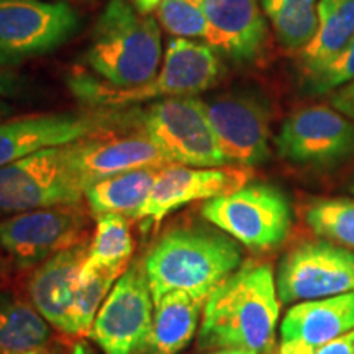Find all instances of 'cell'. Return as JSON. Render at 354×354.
Wrapping results in <instances>:
<instances>
[{"instance_id": "32", "label": "cell", "mask_w": 354, "mask_h": 354, "mask_svg": "<svg viewBox=\"0 0 354 354\" xmlns=\"http://www.w3.org/2000/svg\"><path fill=\"white\" fill-rule=\"evenodd\" d=\"M310 354H354V331L315 349Z\"/></svg>"}, {"instance_id": "31", "label": "cell", "mask_w": 354, "mask_h": 354, "mask_svg": "<svg viewBox=\"0 0 354 354\" xmlns=\"http://www.w3.org/2000/svg\"><path fill=\"white\" fill-rule=\"evenodd\" d=\"M331 107L343 113L344 117L354 120V81L346 84V86L339 87L338 91L331 95L330 99Z\"/></svg>"}, {"instance_id": "9", "label": "cell", "mask_w": 354, "mask_h": 354, "mask_svg": "<svg viewBox=\"0 0 354 354\" xmlns=\"http://www.w3.org/2000/svg\"><path fill=\"white\" fill-rule=\"evenodd\" d=\"M135 113L110 109L87 112L38 113L0 123V169L44 148H55L94 136L107 135L123 123H131Z\"/></svg>"}, {"instance_id": "13", "label": "cell", "mask_w": 354, "mask_h": 354, "mask_svg": "<svg viewBox=\"0 0 354 354\" xmlns=\"http://www.w3.org/2000/svg\"><path fill=\"white\" fill-rule=\"evenodd\" d=\"M87 212L79 203L25 212L0 221V250L19 268L39 266L86 238Z\"/></svg>"}, {"instance_id": "4", "label": "cell", "mask_w": 354, "mask_h": 354, "mask_svg": "<svg viewBox=\"0 0 354 354\" xmlns=\"http://www.w3.org/2000/svg\"><path fill=\"white\" fill-rule=\"evenodd\" d=\"M221 63L209 44L174 38L167 46L165 63L151 81L136 87H113L99 77L74 74L69 87L91 109L118 110L127 105L171 97L196 95L218 82Z\"/></svg>"}, {"instance_id": "25", "label": "cell", "mask_w": 354, "mask_h": 354, "mask_svg": "<svg viewBox=\"0 0 354 354\" xmlns=\"http://www.w3.org/2000/svg\"><path fill=\"white\" fill-rule=\"evenodd\" d=\"M264 15L271 21L282 46L302 51L318 28V0H261Z\"/></svg>"}, {"instance_id": "34", "label": "cell", "mask_w": 354, "mask_h": 354, "mask_svg": "<svg viewBox=\"0 0 354 354\" xmlns=\"http://www.w3.org/2000/svg\"><path fill=\"white\" fill-rule=\"evenodd\" d=\"M13 112H15V109L8 102L0 99V123L10 120V115H13Z\"/></svg>"}, {"instance_id": "23", "label": "cell", "mask_w": 354, "mask_h": 354, "mask_svg": "<svg viewBox=\"0 0 354 354\" xmlns=\"http://www.w3.org/2000/svg\"><path fill=\"white\" fill-rule=\"evenodd\" d=\"M53 326L32 302L0 290V353H21L50 344Z\"/></svg>"}, {"instance_id": "21", "label": "cell", "mask_w": 354, "mask_h": 354, "mask_svg": "<svg viewBox=\"0 0 354 354\" xmlns=\"http://www.w3.org/2000/svg\"><path fill=\"white\" fill-rule=\"evenodd\" d=\"M315 37L299 53L304 76H313L354 38V0H318Z\"/></svg>"}, {"instance_id": "11", "label": "cell", "mask_w": 354, "mask_h": 354, "mask_svg": "<svg viewBox=\"0 0 354 354\" xmlns=\"http://www.w3.org/2000/svg\"><path fill=\"white\" fill-rule=\"evenodd\" d=\"M153 308L143 266L135 261L118 277L87 336L104 354H143L151 333Z\"/></svg>"}, {"instance_id": "28", "label": "cell", "mask_w": 354, "mask_h": 354, "mask_svg": "<svg viewBox=\"0 0 354 354\" xmlns=\"http://www.w3.org/2000/svg\"><path fill=\"white\" fill-rule=\"evenodd\" d=\"M158 21L176 38H205L207 19L201 0H161Z\"/></svg>"}, {"instance_id": "10", "label": "cell", "mask_w": 354, "mask_h": 354, "mask_svg": "<svg viewBox=\"0 0 354 354\" xmlns=\"http://www.w3.org/2000/svg\"><path fill=\"white\" fill-rule=\"evenodd\" d=\"M276 287L286 305L354 292V251L326 240L300 243L279 264Z\"/></svg>"}, {"instance_id": "30", "label": "cell", "mask_w": 354, "mask_h": 354, "mask_svg": "<svg viewBox=\"0 0 354 354\" xmlns=\"http://www.w3.org/2000/svg\"><path fill=\"white\" fill-rule=\"evenodd\" d=\"M26 92V81L10 68L0 66V99L2 97H20Z\"/></svg>"}, {"instance_id": "6", "label": "cell", "mask_w": 354, "mask_h": 354, "mask_svg": "<svg viewBox=\"0 0 354 354\" xmlns=\"http://www.w3.org/2000/svg\"><path fill=\"white\" fill-rule=\"evenodd\" d=\"M201 214L243 246L272 250L286 241L292 227L289 197L272 184H245L202 205Z\"/></svg>"}, {"instance_id": "19", "label": "cell", "mask_w": 354, "mask_h": 354, "mask_svg": "<svg viewBox=\"0 0 354 354\" xmlns=\"http://www.w3.org/2000/svg\"><path fill=\"white\" fill-rule=\"evenodd\" d=\"M88 243L84 238L51 256L35 269L28 281L30 302L53 328L66 335L73 333V305Z\"/></svg>"}, {"instance_id": "22", "label": "cell", "mask_w": 354, "mask_h": 354, "mask_svg": "<svg viewBox=\"0 0 354 354\" xmlns=\"http://www.w3.org/2000/svg\"><path fill=\"white\" fill-rule=\"evenodd\" d=\"M161 167L122 172L92 184L86 190L88 209L95 216L118 214L136 220L148 201Z\"/></svg>"}, {"instance_id": "2", "label": "cell", "mask_w": 354, "mask_h": 354, "mask_svg": "<svg viewBox=\"0 0 354 354\" xmlns=\"http://www.w3.org/2000/svg\"><path fill=\"white\" fill-rule=\"evenodd\" d=\"M236 240L218 228L189 225L162 234L141 261L153 302L169 292L205 300L241 266Z\"/></svg>"}, {"instance_id": "5", "label": "cell", "mask_w": 354, "mask_h": 354, "mask_svg": "<svg viewBox=\"0 0 354 354\" xmlns=\"http://www.w3.org/2000/svg\"><path fill=\"white\" fill-rule=\"evenodd\" d=\"M69 145L39 149L0 169V216L81 203L86 187Z\"/></svg>"}, {"instance_id": "20", "label": "cell", "mask_w": 354, "mask_h": 354, "mask_svg": "<svg viewBox=\"0 0 354 354\" xmlns=\"http://www.w3.org/2000/svg\"><path fill=\"white\" fill-rule=\"evenodd\" d=\"M205 300L169 292L154 300L151 333L143 354H179L192 342Z\"/></svg>"}, {"instance_id": "24", "label": "cell", "mask_w": 354, "mask_h": 354, "mask_svg": "<svg viewBox=\"0 0 354 354\" xmlns=\"http://www.w3.org/2000/svg\"><path fill=\"white\" fill-rule=\"evenodd\" d=\"M135 251L130 221L118 214H104L97 216V225L88 251L81 268L82 274L102 269L127 271L128 261Z\"/></svg>"}, {"instance_id": "7", "label": "cell", "mask_w": 354, "mask_h": 354, "mask_svg": "<svg viewBox=\"0 0 354 354\" xmlns=\"http://www.w3.org/2000/svg\"><path fill=\"white\" fill-rule=\"evenodd\" d=\"M141 131L158 146L171 165L190 167L228 166L203 100L196 95L171 97L136 112Z\"/></svg>"}, {"instance_id": "3", "label": "cell", "mask_w": 354, "mask_h": 354, "mask_svg": "<svg viewBox=\"0 0 354 354\" xmlns=\"http://www.w3.org/2000/svg\"><path fill=\"white\" fill-rule=\"evenodd\" d=\"M162 44L158 20L128 0H109L95 21L86 61L113 87H136L158 74Z\"/></svg>"}, {"instance_id": "14", "label": "cell", "mask_w": 354, "mask_h": 354, "mask_svg": "<svg viewBox=\"0 0 354 354\" xmlns=\"http://www.w3.org/2000/svg\"><path fill=\"white\" fill-rule=\"evenodd\" d=\"M216 143L228 165L253 167L271 156V109L263 97L238 92L203 100Z\"/></svg>"}, {"instance_id": "35", "label": "cell", "mask_w": 354, "mask_h": 354, "mask_svg": "<svg viewBox=\"0 0 354 354\" xmlns=\"http://www.w3.org/2000/svg\"><path fill=\"white\" fill-rule=\"evenodd\" d=\"M0 354H59L56 349H51L50 346L32 349V351H21V353H0Z\"/></svg>"}, {"instance_id": "12", "label": "cell", "mask_w": 354, "mask_h": 354, "mask_svg": "<svg viewBox=\"0 0 354 354\" xmlns=\"http://www.w3.org/2000/svg\"><path fill=\"white\" fill-rule=\"evenodd\" d=\"M274 143L286 161L331 169L354 156V120L328 105H310L286 118Z\"/></svg>"}, {"instance_id": "1", "label": "cell", "mask_w": 354, "mask_h": 354, "mask_svg": "<svg viewBox=\"0 0 354 354\" xmlns=\"http://www.w3.org/2000/svg\"><path fill=\"white\" fill-rule=\"evenodd\" d=\"M281 313L272 268L241 264L212 292L203 305L197 346L201 351L248 349L256 354L274 346Z\"/></svg>"}, {"instance_id": "15", "label": "cell", "mask_w": 354, "mask_h": 354, "mask_svg": "<svg viewBox=\"0 0 354 354\" xmlns=\"http://www.w3.org/2000/svg\"><path fill=\"white\" fill-rule=\"evenodd\" d=\"M248 167H190L167 165L158 172L156 183L136 220L149 218L159 223L180 207L197 201L227 196L248 184Z\"/></svg>"}, {"instance_id": "33", "label": "cell", "mask_w": 354, "mask_h": 354, "mask_svg": "<svg viewBox=\"0 0 354 354\" xmlns=\"http://www.w3.org/2000/svg\"><path fill=\"white\" fill-rule=\"evenodd\" d=\"M130 2L140 13H143V15H149L151 12H156L158 6L161 3V0H130Z\"/></svg>"}, {"instance_id": "40", "label": "cell", "mask_w": 354, "mask_h": 354, "mask_svg": "<svg viewBox=\"0 0 354 354\" xmlns=\"http://www.w3.org/2000/svg\"><path fill=\"white\" fill-rule=\"evenodd\" d=\"M351 192L354 194V183H353V185H351Z\"/></svg>"}, {"instance_id": "37", "label": "cell", "mask_w": 354, "mask_h": 354, "mask_svg": "<svg viewBox=\"0 0 354 354\" xmlns=\"http://www.w3.org/2000/svg\"><path fill=\"white\" fill-rule=\"evenodd\" d=\"M71 354H95V353L92 351L88 344L79 343V344H76V346H74V349L71 351Z\"/></svg>"}, {"instance_id": "8", "label": "cell", "mask_w": 354, "mask_h": 354, "mask_svg": "<svg viewBox=\"0 0 354 354\" xmlns=\"http://www.w3.org/2000/svg\"><path fill=\"white\" fill-rule=\"evenodd\" d=\"M79 26V13L66 0H0V66L55 51Z\"/></svg>"}, {"instance_id": "17", "label": "cell", "mask_w": 354, "mask_h": 354, "mask_svg": "<svg viewBox=\"0 0 354 354\" xmlns=\"http://www.w3.org/2000/svg\"><path fill=\"white\" fill-rule=\"evenodd\" d=\"M71 159L86 190L92 184L122 172L171 165L143 131L140 135H100L71 143Z\"/></svg>"}, {"instance_id": "26", "label": "cell", "mask_w": 354, "mask_h": 354, "mask_svg": "<svg viewBox=\"0 0 354 354\" xmlns=\"http://www.w3.org/2000/svg\"><path fill=\"white\" fill-rule=\"evenodd\" d=\"M304 218L322 240L354 251V198H315L305 207Z\"/></svg>"}, {"instance_id": "39", "label": "cell", "mask_w": 354, "mask_h": 354, "mask_svg": "<svg viewBox=\"0 0 354 354\" xmlns=\"http://www.w3.org/2000/svg\"><path fill=\"white\" fill-rule=\"evenodd\" d=\"M261 354H282L281 353V349L279 348H276V346H271L269 349H266L264 353H261Z\"/></svg>"}, {"instance_id": "16", "label": "cell", "mask_w": 354, "mask_h": 354, "mask_svg": "<svg viewBox=\"0 0 354 354\" xmlns=\"http://www.w3.org/2000/svg\"><path fill=\"white\" fill-rule=\"evenodd\" d=\"M207 19L205 41L236 61L258 59L268 44V24L258 0H201Z\"/></svg>"}, {"instance_id": "27", "label": "cell", "mask_w": 354, "mask_h": 354, "mask_svg": "<svg viewBox=\"0 0 354 354\" xmlns=\"http://www.w3.org/2000/svg\"><path fill=\"white\" fill-rule=\"evenodd\" d=\"M125 271L102 269L79 274V284L73 305V336H86L91 331L102 304L109 297L113 282Z\"/></svg>"}, {"instance_id": "29", "label": "cell", "mask_w": 354, "mask_h": 354, "mask_svg": "<svg viewBox=\"0 0 354 354\" xmlns=\"http://www.w3.org/2000/svg\"><path fill=\"white\" fill-rule=\"evenodd\" d=\"M354 81V38L346 44V48L333 57L322 71L313 76L305 77L307 91L313 95L328 94L338 91L339 87Z\"/></svg>"}, {"instance_id": "18", "label": "cell", "mask_w": 354, "mask_h": 354, "mask_svg": "<svg viewBox=\"0 0 354 354\" xmlns=\"http://www.w3.org/2000/svg\"><path fill=\"white\" fill-rule=\"evenodd\" d=\"M354 331V292L295 304L281 323L282 354H310Z\"/></svg>"}, {"instance_id": "36", "label": "cell", "mask_w": 354, "mask_h": 354, "mask_svg": "<svg viewBox=\"0 0 354 354\" xmlns=\"http://www.w3.org/2000/svg\"><path fill=\"white\" fill-rule=\"evenodd\" d=\"M207 354H256L248 349H216V351H209Z\"/></svg>"}, {"instance_id": "38", "label": "cell", "mask_w": 354, "mask_h": 354, "mask_svg": "<svg viewBox=\"0 0 354 354\" xmlns=\"http://www.w3.org/2000/svg\"><path fill=\"white\" fill-rule=\"evenodd\" d=\"M6 274H7V264H6V259L0 256V286H2L3 279H6Z\"/></svg>"}]
</instances>
